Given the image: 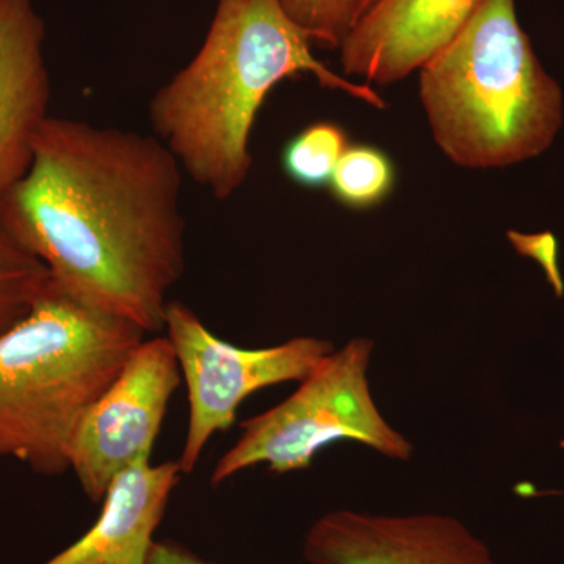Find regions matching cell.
Listing matches in <instances>:
<instances>
[{"mask_svg":"<svg viewBox=\"0 0 564 564\" xmlns=\"http://www.w3.org/2000/svg\"><path fill=\"white\" fill-rule=\"evenodd\" d=\"M182 180L154 133L50 117L0 228L70 295L159 334L187 262Z\"/></svg>","mask_w":564,"mask_h":564,"instance_id":"6da1fadb","label":"cell"},{"mask_svg":"<svg viewBox=\"0 0 564 564\" xmlns=\"http://www.w3.org/2000/svg\"><path fill=\"white\" fill-rule=\"evenodd\" d=\"M303 73L326 90L386 109L370 85L355 84L314 57L313 40L281 0H218L195 57L152 96V133L185 176L226 202L250 176L252 128L267 96Z\"/></svg>","mask_w":564,"mask_h":564,"instance_id":"7a4b0ae2","label":"cell"},{"mask_svg":"<svg viewBox=\"0 0 564 564\" xmlns=\"http://www.w3.org/2000/svg\"><path fill=\"white\" fill-rule=\"evenodd\" d=\"M419 70L433 139L463 169L530 161L562 129V87L538 61L514 0H481L458 35Z\"/></svg>","mask_w":564,"mask_h":564,"instance_id":"3957f363","label":"cell"},{"mask_svg":"<svg viewBox=\"0 0 564 564\" xmlns=\"http://www.w3.org/2000/svg\"><path fill=\"white\" fill-rule=\"evenodd\" d=\"M147 336L51 278L32 310L0 333V462L43 477L68 473L82 417Z\"/></svg>","mask_w":564,"mask_h":564,"instance_id":"277c9868","label":"cell"},{"mask_svg":"<svg viewBox=\"0 0 564 564\" xmlns=\"http://www.w3.org/2000/svg\"><path fill=\"white\" fill-rule=\"evenodd\" d=\"M373 347L367 337L348 340L300 381L284 402L247 419L239 441L212 470L210 484H225L259 464L274 474L306 469L322 448L337 441H352L386 458L408 462L413 444L386 421L370 392Z\"/></svg>","mask_w":564,"mask_h":564,"instance_id":"5b68a950","label":"cell"},{"mask_svg":"<svg viewBox=\"0 0 564 564\" xmlns=\"http://www.w3.org/2000/svg\"><path fill=\"white\" fill-rule=\"evenodd\" d=\"M163 332L187 386V432L177 459L184 475L196 469L215 434L231 429L248 397L270 386L300 383L334 350L333 343L313 336L267 348L236 347L174 300L166 307Z\"/></svg>","mask_w":564,"mask_h":564,"instance_id":"8992f818","label":"cell"},{"mask_svg":"<svg viewBox=\"0 0 564 564\" xmlns=\"http://www.w3.org/2000/svg\"><path fill=\"white\" fill-rule=\"evenodd\" d=\"M182 375L165 336L147 339L88 408L77 426L69 470L93 503H101L111 481L140 459L152 458Z\"/></svg>","mask_w":564,"mask_h":564,"instance_id":"52a82bcc","label":"cell"},{"mask_svg":"<svg viewBox=\"0 0 564 564\" xmlns=\"http://www.w3.org/2000/svg\"><path fill=\"white\" fill-rule=\"evenodd\" d=\"M310 564H496L488 545L452 516L336 510L307 530Z\"/></svg>","mask_w":564,"mask_h":564,"instance_id":"ba28073f","label":"cell"},{"mask_svg":"<svg viewBox=\"0 0 564 564\" xmlns=\"http://www.w3.org/2000/svg\"><path fill=\"white\" fill-rule=\"evenodd\" d=\"M481 0H380L340 44L345 77L367 85L406 79L443 51Z\"/></svg>","mask_w":564,"mask_h":564,"instance_id":"9c48e42d","label":"cell"},{"mask_svg":"<svg viewBox=\"0 0 564 564\" xmlns=\"http://www.w3.org/2000/svg\"><path fill=\"white\" fill-rule=\"evenodd\" d=\"M44 39L32 0H0V198L28 173L51 117Z\"/></svg>","mask_w":564,"mask_h":564,"instance_id":"30bf717a","label":"cell"},{"mask_svg":"<svg viewBox=\"0 0 564 564\" xmlns=\"http://www.w3.org/2000/svg\"><path fill=\"white\" fill-rule=\"evenodd\" d=\"M177 462L151 458L118 475L102 499V510L76 543L41 564H144L154 545L170 499L181 484Z\"/></svg>","mask_w":564,"mask_h":564,"instance_id":"8fae6325","label":"cell"},{"mask_svg":"<svg viewBox=\"0 0 564 564\" xmlns=\"http://www.w3.org/2000/svg\"><path fill=\"white\" fill-rule=\"evenodd\" d=\"M395 185V163L388 152L373 144L350 143L334 170L328 188L340 206L362 212L388 202Z\"/></svg>","mask_w":564,"mask_h":564,"instance_id":"7c38bea8","label":"cell"},{"mask_svg":"<svg viewBox=\"0 0 564 564\" xmlns=\"http://www.w3.org/2000/svg\"><path fill=\"white\" fill-rule=\"evenodd\" d=\"M348 147L350 139L343 126L333 121L313 122L285 143L282 170L300 187L328 188L334 170Z\"/></svg>","mask_w":564,"mask_h":564,"instance_id":"4fadbf2b","label":"cell"},{"mask_svg":"<svg viewBox=\"0 0 564 564\" xmlns=\"http://www.w3.org/2000/svg\"><path fill=\"white\" fill-rule=\"evenodd\" d=\"M50 284L46 267L0 228V333L20 322Z\"/></svg>","mask_w":564,"mask_h":564,"instance_id":"5bb4252c","label":"cell"},{"mask_svg":"<svg viewBox=\"0 0 564 564\" xmlns=\"http://www.w3.org/2000/svg\"><path fill=\"white\" fill-rule=\"evenodd\" d=\"M380 0H281L313 43L339 50L344 40Z\"/></svg>","mask_w":564,"mask_h":564,"instance_id":"9a60e30c","label":"cell"},{"mask_svg":"<svg viewBox=\"0 0 564 564\" xmlns=\"http://www.w3.org/2000/svg\"><path fill=\"white\" fill-rule=\"evenodd\" d=\"M511 242L519 248V251H524L527 254L534 256L545 263L549 276L556 288L562 289L563 284L560 281L558 270L555 265V250L556 243L554 236L551 234H541V236H522V234L510 232Z\"/></svg>","mask_w":564,"mask_h":564,"instance_id":"2e32d148","label":"cell"},{"mask_svg":"<svg viewBox=\"0 0 564 564\" xmlns=\"http://www.w3.org/2000/svg\"><path fill=\"white\" fill-rule=\"evenodd\" d=\"M144 564H217L193 554L191 549L174 541H155Z\"/></svg>","mask_w":564,"mask_h":564,"instance_id":"e0dca14e","label":"cell"}]
</instances>
